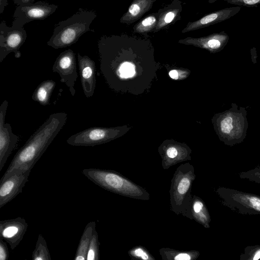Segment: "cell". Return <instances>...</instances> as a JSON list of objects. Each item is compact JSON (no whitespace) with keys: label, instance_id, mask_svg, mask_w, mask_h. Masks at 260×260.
Returning <instances> with one entry per match:
<instances>
[{"label":"cell","instance_id":"cell-34","mask_svg":"<svg viewBox=\"0 0 260 260\" xmlns=\"http://www.w3.org/2000/svg\"><path fill=\"white\" fill-rule=\"evenodd\" d=\"M34 3V0H14V3L17 6L29 4Z\"/></svg>","mask_w":260,"mask_h":260},{"label":"cell","instance_id":"cell-17","mask_svg":"<svg viewBox=\"0 0 260 260\" xmlns=\"http://www.w3.org/2000/svg\"><path fill=\"white\" fill-rule=\"evenodd\" d=\"M55 85V82L52 80L48 79L43 81L35 90L32 95V100L43 106L49 104L50 97Z\"/></svg>","mask_w":260,"mask_h":260},{"label":"cell","instance_id":"cell-28","mask_svg":"<svg viewBox=\"0 0 260 260\" xmlns=\"http://www.w3.org/2000/svg\"><path fill=\"white\" fill-rule=\"evenodd\" d=\"M193 210L195 213H203L204 214H208L207 211L204 208L203 203L201 201H197L193 205Z\"/></svg>","mask_w":260,"mask_h":260},{"label":"cell","instance_id":"cell-33","mask_svg":"<svg viewBox=\"0 0 260 260\" xmlns=\"http://www.w3.org/2000/svg\"><path fill=\"white\" fill-rule=\"evenodd\" d=\"M250 54L251 56V60L253 63H256V59H257V53H256V49L255 47H252L250 49Z\"/></svg>","mask_w":260,"mask_h":260},{"label":"cell","instance_id":"cell-35","mask_svg":"<svg viewBox=\"0 0 260 260\" xmlns=\"http://www.w3.org/2000/svg\"><path fill=\"white\" fill-rule=\"evenodd\" d=\"M8 5V0H0V14L3 13L5 7H6Z\"/></svg>","mask_w":260,"mask_h":260},{"label":"cell","instance_id":"cell-20","mask_svg":"<svg viewBox=\"0 0 260 260\" xmlns=\"http://www.w3.org/2000/svg\"><path fill=\"white\" fill-rule=\"evenodd\" d=\"M100 244L98 234L95 229L88 247L86 260H99L100 259Z\"/></svg>","mask_w":260,"mask_h":260},{"label":"cell","instance_id":"cell-19","mask_svg":"<svg viewBox=\"0 0 260 260\" xmlns=\"http://www.w3.org/2000/svg\"><path fill=\"white\" fill-rule=\"evenodd\" d=\"M33 260H51V257L46 241L43 236L39 235L32 253Z\"/></svg>","mask_w":260,"mask_h":260},{"label":"cell","instance_id":"cell-16","mask_svg":"<svg viewBox=\"0 0 260 260\" xmlns=\"http://www.w3.org/2000/svg\"><path fill=\"white\" fill-rule=\"evenodd\" d=\"M95 229V222L90 221L85 226L76 251L75 260H85L90 241Z\"/></svg>","mask_w":260,"mask_h":260},{"label":"cell","instance_id":"cell-27","mask_svg":"<svg viewBox=\"0 0 260 260\" xmlns=\"http://www.w3.org/2000/svg\"><path fill=\"white\" fill-rule=\"evenodd\" d=\"M190 181L188 178L184 177L180 181L177 190L180 194H184L188 189Z\"/></svg>","mask_w":260,"mask_h":260},{"label":"cell","instance_id":"cell-30","mask_svg":"<svg viewBox=\"0 0 260 260\" xmlns=\"http://www.w3.org/2000/svg\"><path fill=\"white\" fill-rule=\"evenodd\" d=\"M176 13L174 11H169L168 12L163 19L164 24H167L172 22L175 16Z\"/></svg>","mask_w":260,"mask_h":260},{"label":"cell","instance_id":"cell-5","mask_svg":"<svg viewBox=\"0 0 260 260\" xmlns=\"http://www.w3.org/2000/svg\"><path fill=\"white\" fill-rule=\"evenodd\" d=\"M82 173L95 184L108 190L124 194L140 193L135 185L113 171L88 168L83 169Z\"/></svg>","mask_w":260,"mask_h":260},{"label":"cell","instance_id":"cell-14","mask_svg":"<svg viewBox=\"0 0 260 260\" xmlns=\"http://www.w3.org/2000/svg\"><path fill=\"white\" fill-rule=\"evenodd\" d=\"M241 10L240 6L225 8L204 16L200 20L188 24L183 32L204 27L226 20Z\"/></svg>","mask_w":260,"mask_h":260},{"label":"cell","instance_id":"cell-6","mask_svg":"<svg viewBox=\"0 0 260 260\" xmlns=\"http://www.w3.org/2000/svg\"><path fill=\"white\" fill-rule=\"evenodd\" d=\"M27 34L23 27L12 25H7L5 21L0 24V62L11 52L14 53L15 57L21 56L19 49L25 42Z\"/></svg>","mask_w":260,"mask_h":260},{"label":"cell","instance_id":"cell-3","mask_svg":"<svg viewBox=\"0 0 260 260\" xmlns=\"http://www.w3.org/2000/svg\"><path fill=\"white\" fill-rule=\"evenodd\" d=\"M247 114L244 107H239L233 103L229 109L215 116L213 120L216 133L225 145L233 146L244 141L248 127Z\"/></svg>","mask_w":260,"mask_h":260},{"label":"cell","instance_id":"cell-9","mask_svg":"<svg viewBox=\"0 0 260 260\" xmlns=\"http://www.w3.org/2000/svg\"><path fill=\"white\" fill-rule=\"evenodd\" d=\"M114 129L92 127L70 136L67 143L74 146H94L109 141L116 136Z\"/></svg>","mask_w":260,"mask_h":260},{"label":"cell","instance_id":"cell-2","mask_svg":"<svg viewBox=\"0 0 260 260\" xmlns=\"http://www.w3.org/2000/svg\"><path fill=\"white\" fill-rule=\"evenodd\" d=\"M96 16L94 11L79 8L72 16L55 24L47 45L57 49L76 43L86 32L94 31L90 25Z\"/></svg>","mask_w":260,"mask_h":260},{"label":"cell","instance_id":"cell-32","mask_svg":"<svg viewBox=\"0 0 260 260\" xmlns=\"http://www.w3.org/2000/svg\"><path fill=\"white\" fill-rule=\"evenodd\" d=\"M167 154L170 158H173L177 156V150L174 147H171L168 149Z\"/></svg>","mask_w":260,"mask_h":260},{"label":"cell","instance_id":"cell-12","mask_svg":"<svg viewBox=\"0 0 260 260\" xmlns=\"http://www.w3.org/2000/svg\"><path fill=\"white\" fill-rule=\"evenodd\" d=\"M28 226L25 219L20 217L1 220L0 238L5 240L13 250L23 239Z\"/></svg>","mask_w":260,"mask_h":260},{"label":"cell","instance_id":"cell-31","mask_svg":"<svg viewBox=\"0 0 260 260\" xmlns=\"http://www.w3.org/2000/svg\"><path fill=\"white\" fill-rule=\"evenodd\" d=\"M174 258L176 260H189L191 259V256L188 253H180L176 255Z\"/></svg>","mask_w":260,"mask_h":260},{"label":"cell","instance_id":"cell-1","mask_svg":"<svg viewBox=\"0 0 260 260\" xmlns=\"http://www.w3.org/2000/svg\"><path fill=\"white\" fill-rule=\"evenodd\" d=\"M67 118L65 112L51 114L18 150L1 180L17 171H31L66 124Z\"/></svg>","mask_w":260,"mask_h":260},{"label":"cell","instance_id":"cell-10","mask_svg":"<svg viewBox=\"0 0 260 260\" xmlns=\"http://www.w3.org/2000/svg\"><path fill=\"white\" fill-rule=\"evenodd\" d=\"M8 106L7 100L4 101L0 106V171L19 141V137L13 133L11 125L5 123Z\"/></svg>","mask_w":260,"mask_h":260},{"label":"cell","instance_id":"cell-23","mask_svg":"<svg viewBox=\"0 0 260 260\" xmlns=\"http://www.w3.org/2000/svg\"><path fill=\"white\" fill-rule=\"evenodd\" d=\"M118 72L121 78L131 77L135 73V67L133 64L125 62L120 65Z\"/></svg>","mask_w":260,"mask_h":260},{"label":"cell","instance_id":"cell-18","mask_svg":"<svg viewBox=\"0 0 260 260\" xmlns=\"http://www.w3.org/2000/svg\"><path fill=\"white\" fill-rule=\"evenodd\" d=\"M152 0H137L129 8L126 14L123 17V20H135L141 16L148 10Z\"/></svg>","mask_w":260,"mask_h":260},{"label":"cell","instance_id":"cell-21","mask_svg":"<svg viewBox=\"0 0 260 260\" xmlns=\"http://www.w3.org/2000/svg\"><path fill=\"white\" fill-rule=\"evenodd\" d=\"M240 260L260 259V245L248 246L244 249L243 253L240 255Z\"/></svg>","mask_w":260,"mask_h":260},{"label":"cell","instance_id":"cell-11","mask_svg":"<svg viewBox=\"0 0 260 260\" xmlns=\"http://www.w3.org/2000/svg\"><path fill=\"white\" fill-rule=\"evenodd\" d=\"M30 171H17L11 173L0 183V208L22 192L28 181Z\"/></svg>","mask_w":260,"mask_h":260},{"label":"cell","instance_id":"cell-15","mask_svg":"<svg viewBox=\"0 0 260 260\" xmlns=\"http://www.w3.org/2000/svg\"><path fill=\"white\" fill-rule=\"evenodd\" d=\"M195 40L201 47L215 53L220 51L224 48L229 42V36L222 31Z\"/></svg>","mask_w":260,"mask_h":260},{"label":"cell","instance_id":"cell-26","mask_svg":"<svg viewBox=\"0 0 260 260\" xmlns=\"http://www.w3.org/2000/svg\"><path fill=\"white\" fill-rule=\"evenodd\" d=\"M9 252L7 245L4 240L0 238V260H7Z\"/></svg>","mask_w":260,"mask_h":260},{"label":"cell","instance_id":"cell-8","mask_svg":"<svg viewBox=\"0 0 260 260\" xmlns=\"http://www.w3.org/2000/svg\"><path fill=\"white\" fill-rule=\"evenodd\" d=\"M52 71L59 74L60 82L66 85L71 95L74 96V86L78 76L74 52L69 49L60 53L53 65Z\"/></svg>","mask_w":260,"mask_h":260},{"label":"cell","instance_id":"cell-4","mask_svg":"<svg viewBox=\"0 0 260 260\" xmlns=\"http://www.w3.org/2000/svg\"><path fill=\"white\" fill-rule=\"evenodd\" d=\"M216 192L221 203L231 210L243 215H260V196L225 187H219Z\"/></svg>","mask_w":260,"mask_h":260},{"label":"cell","instance_id":"cell-7","mask_svg":"<svg viewBox=\"0 0 260 260\" xmlns=\"http://www.w3.org/2000/svg\"><path fill=\"white\" fill-rule=\"evenodd\" d=\"M57 8L56 5L42 1L17 6L13 16L12 25L23 27L30 21L44 20L52 14Z\"/></svg>","mask_w":260,"mask_h":260},{"label":"cell","instance_id":"cell-25","mask_svg":"<svg viewBox=\"0 0 260 260\" xmlns=\"http://www.w3.org/2000/svg\"><path fill=\"white\" fill-rule=\"evenodd\" d=\"M229 4L245 6L248 7H255L260 4V0H223Z\"/></svg>","mask_w":260,"mask_h":260},{"label":"cell","instance_id":"cell-24","mask_svg":"<svg viewBox=\"0 0 260 260\" xmlns=\"http://www.w3.org/2000/svg\"><path fill=\"white\" fill-rule=\"evenodd\" d=\"M156 18L153 16H150L145 18L137 27V31L143 32L148 30L156 22Z\"/></svg>","mask_w":260,"mask_h":260},{"label":"cell","instance_id":"cell-36","mask_svg":"<svg viewBox=\"0 0 260 260\" xmlns=\"http://www.w3.org/2000/svg\"><path fill=\"white\" fill-rule=\"evenodd\" d=\"M169 76L174 79L178 78V73L176 70H172L169 72Z\"/></svg>","mask_w":260,"mask_h":260},{"label":"cell","instance_id":"cell-29","mask_svg":"<svg viewBox=\"0 0 260 260\" xmlns=\"http://www.w3.org/2000/svg\"><path fill=\"white\" fill-rule=\"evenodd\" d=\"M133 254L136 256L139 257L143 259H149V255L143 249L141 248L136 249L133 251Z\"/></svg>","mask_w":260,"mask_h":260},{"label":"cell","instance_id":"cell-13","mask_svg":"<svg viewBox=\"0 0 260 260\" xmlns=\"http://www.w3.org/2000/svg\"><path fill=\"white\" fill-rule=\"evenodd\" d=\"M77 58L83 91L85 96L89 98L93 95L95 88V63L88 56H82L79 53Z\"/></svg>","mask_w":260,"mask_h":260},{"label":"cell","instance_id":"cell-22","mask_svg":"<svg viewBox=\"0 0 260 260\" xmlns=\"http://www.w3.org/2000/svg\"><path fill=\"white\" fill-rule=\"evenodd\" d=\"M241 179H247L249 181L260 184V166H256L252 169L243 171L239 174Z\"/></svg>","mask_w":260,"mask_h":260}]
</instances>
